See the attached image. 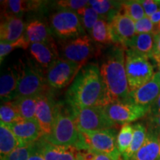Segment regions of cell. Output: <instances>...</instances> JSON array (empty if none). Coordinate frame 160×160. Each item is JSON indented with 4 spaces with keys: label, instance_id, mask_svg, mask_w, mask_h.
I'll use <instances>...</instances> for the list:
<instances>
[{
    "label": "cell",
    "instance_id": "cell-1",
    "mask_svg": "<svg viewBox=\"0 0 160 160\" xmlns=\"http://www.w3.org/2000/svg\"><path fill=\"white\" fill-rule=\"evenodd\" d=\"M66 99L72 108L108 105V97L97 64L90 63L82 68L68 89Z\"/></svg>",
    "mask_w": 160,
    "mask_h": 160
},
{
    "label": "cell",
    "instance_id": "cell-2",
    "mask_svg": "<svg viewBox=\"0 0 160 160\" xmlns=\"http://www.w3.org/2000/svg\"><path fill=\"white\" fill-rule=\"evenodd\" d=\"M110 103L128 101L130 89L125 70V51L117 45L106 53L99 68Z\"/></svg>",
    "mask_w": 160,
    "mask_h": 160
},
{
    "label": "cell",
    "instance_id": "cell-3",
    "mask_svg": "<svg viewBox=\"0 0 160 160\" xmlns=\"http://www.w3.org/2000/svg\"><path fill=\"white\" fill-rule=\"evenodd\" d=\"M43 138L53 145L75 147L77 150L79 149L81 144V136L71 108H67L58 104L53 131L48 137Z\"/></svg>",
    "mask_w": 160,
    "mask_h": 160
},
{
    "label": "cell",
    "instance_id": "cell-4",
    "mask_svg": "<svg viewBox=\"0 0 160 160\" xmlns=\"http://www.w3.org/2000/svg\"><path fill=\"white\" fill-rule=\"evenodd\" d=\"M19 70V81L17 89V98L37 97L46 93L48 87L46 76L42 69L34 62L27 59L18 65Z\"/></svg>",
    "mask_w": 160,
    "mask_h": 160
},
{
    "label": "cell",
    "instance_id": "cell-5",
    "mask_svg": "<svg viewBox=\"0 0 160 160\" xmlns=\"http://www.w3.org/2000/svg\"><path fill=\"white\" fill-rule=\"evenodd\" d=\"M79 133L81 144L78 150H91L104 153L113 160H123L117 148V135L115 129L79 131Z\"/></svg>",
    "mask_w": 160,
    "mask_h": 160
},
{
    "label": "cell",
    "instance_id": "cell-6",
    "mask_svg": "<svg viewBox=\"0 0 160 160\" xmlns=\"http://www.w3.org/2000/svg\"><path fill=\"white\" fill-rule=\"evenodd\" d=\"M125 51L126 74L130 92H131L147 83L155 73L149 58L131 49Z\"/></svg>",
    "mask_w": 160,
    "mask_h": 160
},
{
    "label": "cell",
    "instance_id": "cell-7",
    "mask_svg": "<svg viewBox=\"0 0 160 160\" xmlns=\"http://www.w3.org/2000/svg\"><path fill=\"white\" fill-rule=\"evenodd\" d=\"M97 52L93 40L88 35L63 40L59 44V59L79 64L82 67Z\"/></svg>",
    "mask_w": 160,
    "mask_h": 160
},
{
    "label": "cell",
    "instance_id": "cell-8",
    "mask_svg": "<svg viewBox=\"0 0 160 160\" xmlns=\"http://www.w3.org/2000/svg\"><path fill=\"white\" fill-rule=\"evenodd\" d=\"M49 24L53 34L60 39L68 40L85 35L76 12L59 10L50 17Z\"/></svg>",
    "mask_w": 160,
    "mask_h": 160
},
{
    "label": "cell",
    "instance_id": "cell-9",
    "mask_svg": "<svg viewBox=\"0 0 160 160\" xmlns=\"http://www.w3.org/2000/svg\"><path fill=\"white\" fill-rule=\"evenodd\" d=\"M79 131H97L113 128L117 124L112 122L104 111L103 107L72 108Z\"/></svg>",
    "mask_w": 160,
    "mask_h": 160
},
{
    "label": "cell",
    "instance_id": "cell-10",
    "mask_svg": "<svg viewBox=\"0 0 160 160\" xmlns=\"http://www.w3.org/2000/svg\"><path fill=\"white\" fill-rule=\"evenodd\" d=\"M107 117L115 124L125 125L141 119L149 113L150 107L136 105L128 101L112 102L105 107Z\"/></svg>",
    "mask_w": 160,
    "mask_h": 160
},
{
    "label": "cell",
    "instance_id": "cell-11",
    "mask_svg": "<svg viewBox=\"0 0 160 160\" xmlns=\"http://www.w3.org/2000/svg\"><path fill=\"white\" fill-rule=\"evenodd\" d=\"M82 68L79 64L59 59L47 71L48 85L53 88H63L74 80Z\"/></svg>",
    "mask_w": 160,
    "mask_h": 160
},
{
    "label": "cell",
    "instance_id": "cell-12",
    "mask_svg": "<svg viewBox=\"0 0 160 160\" xmlns=\"http://www.w3.org/2000/svg\"><path fill=\"white\" fill-rule=\"evenodd\" d=\"M57 105L48 92L37 97L35 119L42 131L43 137H48L53 131Z\"/></svg>",
    "mask_w": 160,
    "mask_h": 160
},
{
    "label": "cell",
    "instance_id": "cell-13",
    "mask_svg": "<svg viewBox=\"0 0 160 160\" xmlns=\"http://www.w3.org/2000/svg\"><path fill=\"white\" fill-rule=\"evenodd\" d=\"M114 44L127 49L129 43L137 35L135 22L127 16L118 13L110 22Z\"/></svg>",
    "mask_w": 160,
    "mask_h": 160
},
{
    "label": "cell",
    "instance_id": "cell-14",
    "mask_svg": "<svg viewBox=\"0 0 160 160\" xmlns=\"http://www.w3.org/2000/svg\"><path fill=\"white\" fill-rule=\"evenodd\" d=\"M29 51L33 61L40 68L46 71L59 59V48L54 40L48 42L31 44Z\"/></svg>",
    "mask_w": 160,
    "mask_h": 160
},
{
    "label": "cell",
    "instance_id": "cell-15",
    "mask_svg": "<svg viewBox=\"0 0 160 160\" xmlns=\"http://www.w3.org/2000/svg\"><path fill=\"white\" fill-rule=\"evenodd\" d=\"M8 126L25 145L37 142L43 137L42 131L36 119H23Z\"/></svg>",
    "mask_w": 160,
    "mask_h": 160
},
{
    "label": "cell",
    "instance_id": "cell-16",
    "mask_svg": "<svg viewBox=\"0 0 160 160\" xmlns=\"http://www.w3.org/2000/svg\"><path fill=\"white\" fill-rule=\"evenodd\" d=\"M160 94V83L154 74L153 78L139 88L130 92L128 100L136 105L151 107Z\"/></svg>",
    "mask_w": 160,
    "mask_h": 160
},
{
    "label": "cell",
    "instance_id": "cell-17",
    "mask_svg": "<svg viewBox=\"0 0 160 160\" xmlns=\"http://www.w3.org/2000/svg\"><path fill=\"white\" fill-rule=\"evenodd\" d=\"M36 144L45 160H79L77 156L78 150L75 147L53 145L43 137Z\"/></svg>",
    "mask_w": 160,
    "mask_h": 160
},
{
    "label": "cell",
    "instance_id": "cell-18",
    "mask_svg": "<svg viewBox=\"0 0 160 160\" xmlns=\"http://www.w3.org/2000/svg\"><path fill=\"white\" fill-rule=\"evenodd\" d=\"M26 25L21 17L2 16L0 25V40L5 42H13L25 34Z\"/></svg>",
    "mask_w": 160,
    "mask_h": 160
},
{
    "label": "cell",
    "instance_id": "cell-19",
    "mask_svg": "<svg viewBox=\"0 0 160 160\" xmlns=\"http://www.w3.org/2000/svg\"><path fill=\"white\" fill-rule=\"evenodd\" d=\"M19 81V70L18 65L8 68L0 78V97L3 102L17 99V89Z\"/></svg>",
    "mask_w": 160,
    "mask_h": 160
},
{
    "label": "cell",
    "instance_id": "cell-20",
    "mask_svg": "<svg viewBox=\"0 0 160 160\" xmlns=\"http://www.w3.org/2000/svg\"><path fill=\"white\" fill-rule=\"evenodd\" d=\"M46 2L33 0H6L1 1L2 16H13L20 17L26 12L39 11L42 9Z\"/></svg>",
    "mask_w": 160,
    "mask_h": 160
},
{
    "label": "cell",
    "instance_id": "cell-21",
    "mask_svg": "<svg viewBox=\"0 0 160 160\" xmlns=\"http://www.w3.org/2000/svg\"><path fill=\"white\" fill-rule=\"evenodd\" d=\"M159 132L148 127L145 142L131 160H159Z\"/></svg>",
    "mask_w": 160,
    "mask_h": 160
},
{
    "label": "cell",
    "instance_id": "cell-22",
    "mask_svg": "<svg viewBox=\"0 0 160 160\" xmlns=\"http://www.w3.org/2000/svg\"><path fill=\"white\" fill-rule=\"evenodd\" d=\"M24 35L30 44L48 42L54 40L50 26L39 19H33L26 24Z\"/></svg>",
    "mask_w": 160,
    "mask_h": 160
},
{
    "label": "cell",
    "instance_id": "cell-23",
    "mask_svg": "<svg viewBox=\"0 0 160 160\" xmlns=\"http://www.w3.org/2000/svg\"><path fill=\"white\" fill-rule=\"evenodd\" d=\"M25 146L8 126L5 124H0V156L1 160L9 155L17 148Z\"/></svg>",
    "mask_w": 160,
    "mask_h": 160
},
{
    "label": "cell",
    "instance_id": "cell-24",
    "mask_svg": "<svg viewBox=\"0 0 160 160\" xmlns=\"http://www.w3.org/2000/svg\"><path fill=\"white\" fill-rule=\"evenodd\" d=\"M154 34H137L129 43L127 49H131L139 54L151 59L154 46Z\"/></svg>",
    "mask_w": 160,
    "mask_h": 160
},
{
    "label": "cell",
    "instance_id": "cell-25",
    "mask_svg": "<svg viewBox=\"0 0 160 160\" xmlns=\"http://www.w3.org/2000/svg\"><path fill=\"white\" fill-rule=\"evenodd\" d=\"M90 35L93 42L98 44L101 45L114 44L110 22L101 17L93 26Z\"/></svg>",
    "mask_w": 160,
    "mask_h": 160
},
{
    "label": "cell",
    "instance_id": "cell-26",
    "mask_svg": "<svg viewBox=\"0 0 160 160\" xmlns=\"http://www.w3.org/2000/svg\"><path fill=\"white\" fill-rule=\"evenodd\" d=\"M133 126V139L125 153L122 155L123 160H131L145 142L148 129L142 123L137 122Z\"/></svg>",
    "mask_w": 160,
    "mask_h": 160
},
{
    "label": "cell",
    "instance_id": "cell-27",
    "mask_svg": "<svg viewBox=\"0 0 160 160\" xmlns=\"http://www.w3.org/2000/svg\"><path fill=\"white\" fill-rule=\"evenodd\" d=\"M89 5L93 8L100 17L111 22V20L119 13L121 2L109 0H91Z\"/></svg>",
    "mask_w": 160,
    "mask_h": 160
},
{
    "label": "cell",
    "instance_id": "cell-28",
    "mask_svg": "<svg viewBox=\"0 0 160 160\" xmlns=\"http://www.w3.org/2000/svg\"><path fill=\"white\" fill-rule=\"evenodd\" d=\"M37 97H19L13 100V102L23 119H35Z\"/></svg>",
    "mask_w": 160,
    "mask_h": 160
},
{
    "label": "cell",
    "instance_id": "cell-29",
    "mask_svg": "<svg viewBox=\"0 0 160 160\" xmlns=\"http://www.w3.org/2000/svg\"><path fill=\"white\" fill-rule=\"evenodd\" d=\"M0 119L1 123L7 125L23 120L13 101L2 103L0 108Z\"/></svg>",
    "mask_w": 160,
    "mask_h": 160
},
{
    "label": "cell",
    "instance_id": "cell-30",
    "mask_svg": "<svg viewBox=\"0 0 160 160\" xmlns=\"http://www.w3.org/2000/svg\"><path fill=\"white\" fill-rule=\"evenodd\" d=\"M119 13L131 18L134 22L146 17L139 1L121 2Z\"/></svg>",
    "mask_w": 160,
    "mask_h": 160
},
{
    "label": "cell",
    "instance_id": "cell-31",
    "mask_svg": "<svg viewBox=\"0 0 160 160\" xmlns=\"http://www.w3.org/2000/svg\"><path fill=\"white\" fill-rule=\"evenodd\" d=\"M77 13L79 16L84 30L91 34L92 29L97 22L99 19L100 16L89 5L80 9L77 12Z\"/></svg>",
    "mask_w": 160,
    "mask_h": 160
},
{
    "label": "cell",
    "instance_id": "cell-32",
    "mask_svg": "<svg viewBox=\"0 0 160 160\" xmlns=\"http://www.w3.org/2000/svg\"><path fill=\"white\" fill-rule=\"evenodd\" d=\"M133 136V126L131 124H125L122 126L117 134V143L119 151L122 155L131 145Z\"/></svg>",
    "mask_w": 160,
    "mask_h": 160
},
{
    "label": "cell",
    "instance_id": "cell-33",
    "mask_svg": "<svg viewBox=\"0 0 160 160\" xmlns=\"http://www.w3.org/2000/svg\"><path fill=\"white\" fill-rule=\"evenodd\" d=\"M30 45H31V44L26 39L25 35L22 38H20L19 39L13 42H0V60H1V62L9 53H11L15 49L22 48L25 50L28 48Z\"/></svg>",
    "mask_w": 160,
    "mask_h": 160
},
{
    "label": "cell",
    "instance_id": "cell-34",
    "mask_svg": "<svg viewBox=\"0 0 160 160\" xmlns=\"http://www.w3.org/2000/svg\"><path fill=\"white\" fill-rule=\"evenodd\" d=\"M60 10L77 12L89 5V1L85 0H61L55 2Z\"/></svg>",
    "mask_w": 160,
    "mask_h": 160
},
{
    "label": "cell",
    "instance_id": "cell-35",
    "mask_svg": "<svg viewBox=\"0 0 160 160\" xmlns=\"http://www.w3.org/2000/svg\"><path fill=\"white\" fill-rule=\"evenodd\" d=\"M33 144L17 148L2 160H28Z\"/></svg>",
    "mask_w": 160,
    "mask_h": 160
},
{
    "label": "cell",
    "instance_id": "cell-36",
    "mask_svg": "<svg viewBox=\"0 0 160 160\" xmlns=\"http://www.w3.org/2000/svg\"><path fill=\"white\" fill-rule=\"evenodd\" d=\"M135 28L137 34L152 33L156 35L155 26L150 17H145L139 21L135 22Z\"/></svg>",
    "mask_w": 160,
    "mask_h": 160
},
{
    "label": "cell",
    "instance_id": "cell-37",
    "mask_svg": "<svg viewBox=\"0 0 160 160\" xmlns=\"http://www.w3.org/2000/svg\"><path fill=\"white\" fill-rule=\"evenodd\" d=\"M77 157L82 160H113L104 153L91 150H78Z\"/></svg>",
    "mask_w": 160,
    "mask_h": 160
},
{
    "label": "cell",
    "instance_id": "cell-38",
    "mask_svg": "<svg viewBox=\"0 0 160 160\" xmlns=\"http://www.w3.org/2000/svg\"><path fill=\"white\" fill-rule=\"evenodd\" d=\"M139 2L148 17H151L160 9V0H142Z\"/></svg>",
    "mask_w": 160,
    "mask_h": 160
},
{
    "label": "cell",
    "instance_id": "cell-39",
    "mask_svg": "<svg viewBox=\"0 0 160 160\" xmlns=\"http://www.w3.org/2000/svg\"><path fill=\"white\" fill-rule=\"evenodd\" d=\"M151 59H153L157 65H160V33L154 36V46Z\"/></svg>",
    "mask_w": 160,
    "mask_h": 160
},
{
    "label": "cell",
    "instance_id": "cell-40",
    "mask_svg": "<svg viewBox=\"0 0 160 160\" xmlns=\"http://www.w3.org/2000/svg\"><path fill=\"white\" fill-rule=\"evenodd\" d=\"M28 160H45L42 153H41V151H39V148H38L36 142L33 144V148H32Z\"/></svg>",
    "mask_w": 160,
    "mask_h": 160
},
{
    "label": "cell",
    "instance_id": "cell-41",
    "mask_svg": "<svg viewBox=\"0 0 160 160\" xmlns=\"http://www.w3.org/2000/svg\"><path fill=\"white\" fill-rule=\"evenodd\" d=\"M148 127L155 129L160 133V115L150 116Z\"/></svg>",
    "mask_w": 160,
    "mask_h": 160
},
{
    "label": "cell",
    "instance_id": "cell-42",
    "mask_svg": "<svg viewBox=\"0 0 160 160\" xmlns=\"http://www.w3.org/2000/svg\"><path fill=\"white\" fill-rule=\"evenodd\" d=\"M149 114V116L160 115V94L150 107Z\"/></svg>",
    "mask_w": 160,
    "mask_h": 160
},
{
    "label": "cell",
    "instance_id": "cell-43",
    "mask_svg": "<svg viewBox=\"0 0 160 160\" xmlns=\"http://www.w3.org/2000/svg\"><path fill=\"white\" fill-rule=\"evenodd\" d=\"M150 18L155 26L156 34L160 33V9Z\"/></svg>",
    "mask_w": 160,
    "mask_h": 160
},
{
    "label": "cell",
    "instance_id": "cell-44",
    "mask_svg": "<svg viewBox=\"0 0 160 160\" xmlns=\"http://www.w3.org/2000/svg\"><path fill=\"white\" fill-rule=\"evenodd\" d=\"M155 74L157 77V79H158V80H159V82L160 83V65H158V71L157 73H155Z\"/></svg>",
    "mask_w": 160,
    "mask_h": 160
},
{
    "label": "cell",
    "instance_id": "cell-45",
    "mask_svg": "<svg viewBox=\"0 0 160 160\" xmlns=\"http://www.w3.org/2000/svg\"><path fill=\"white\" fill-rule=\"evenodd\" d=\"M159 141H160V133H159ZM159 160H160V148H159Z\"/></svg>",
    "mask_w": 160,
    "mask_h": 160
},
{
    "label": "cell",
    "instance_id": "cell-46",
    "mask_svg": "<svg viewBox=\"0 0 160 160\" xmlns=\"http://www.w3.org/2000/svg\"><path fill=\"white\" fill-rule=\"evenodd\" d=\"M77 158H78V159H79V160H82V159H80L79 157H77Z\"/></svg>",
    "mask_w": 160,
    "mask_h": 160
}]
</instances>
